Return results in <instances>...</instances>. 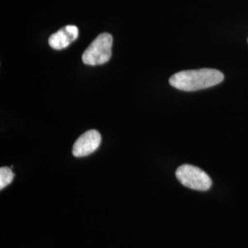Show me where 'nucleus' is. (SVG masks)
<instances>
[{
  "instance_id": "obj_1",
  "label": "nucleus",
  "mask_w": 248,
  "mask_h": 248,
  "mask_svg": "<svg viewBox=\"0 0 248 248\" xmlns=\"http://www.w3.org/2000/svg\"><path fill=\"white\" fill-rule=\"evenodd\" d=\"M224 79L222 72L203 68L199 70L178 72L169 78L170 85L183 91H197L214 87Z\"/></svg>"
},
{
  "instance_id": "obj_2",
  "label": "nucleus",
  "mask_w": 248,
  "mask_h": 248,
  "mask_svg": "<svg viewBox=\"0 0 248 248\" xmlns=\"http://www.w3.org/2000/svg\"><path fill=\"white\" fill-rule=\"evenodd\" d=\"M113 38L109 33H101L87 48L82 60L88 65H99L108 62L111 57Z\"/></svg>"
},
{
  "instance_id": "obj_3",
  "label": "nucleus",
  "mask_w": 248,
  "mask_h": 248,
  "mask_svg": "<svg viewBox=\"0 0 248 248\" xmlns=\"http://www.w3.org/2000/svg\"><path fill=\"white\" fill-rule=\"evenodd\" d=\"M178 181L188 188L205 191L212 186V179L202 169L191 165H182L176 171Z\"/></svg>"
},
{
  "instance_id": "obj_4",
  "label": "nucleus",
  "mask_w": 248,
  "mask_h": 248,
  "mask_svg": "<svg viewBox=\"0 0 248 248\" xmlns=\"http://www.w3.org/2000/svg\"><path fill=\"white\" fill-rule=\"evenodd\" d=\"M101 142V135L96 130H89L83 133L73 146V155L83 157L91 155L98 149Z\"/></svg>"
},
{
  "instance_id": "obj_5",
  "label": "nucleus",
  "mask_w": 248,
  "mask_h": 248,
  "mask_svg": "<svg viewBox=\"0 0 248 248\" xmlns=\"http://www.w3.org/2000/svg\"><path fill=\"white\" fill-rule=\"evenodd\" d=\"M78 28L75 25H66L49 38V45L55 50H62L71 45L78 38Z\"/></svg>"
},
{
  "instance_id": "obj_6",
  "label": "nucleus",
  "mask_w": 248,
  "mask_h": 248,
  "mask_svg": "<svg viewBox=\"0 0 248 248\" xmlns=\"http://www.w3.org/2000/svg\"><path fill=\"white\" fill-rule=\"evenodd\" d=\"M14 178V173L12 170L4 167L0 169V189L5 188L6 186H9V184L12 182Z\"/></svg>"
}]
</instances>
